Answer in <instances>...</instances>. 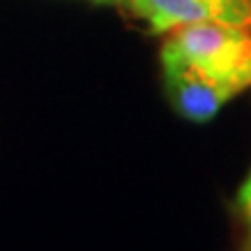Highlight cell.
Instances as JSON below:
<instances>
[{
    "mask_svg": "<svg viewBox=\"0 0 251 251\" xmlns=\"http://www.w3.org/2000/svg\"><path fill=\"white\" fill-rule=\"evenodd\" d=\"M170 33L165 47L191 63L207 79L233 96L251 89V30L200 21Z\"/></svg>",
    "mask_w": 251,
    "mask_h": 251,
    "instance_id": "6da1fadb",
    "label": "cell"
},
{
    "mask_svg": "<svg viewBox=\"0 0 251 251\" xmlns=\"http://www.w3.org/2000/svg\"><path fill=\"white\" fill-rule=\"evenodd\" d=\"M126 5L156 35L200 21L251 30V0H128Z\"/></svg>",
    "mask_w": 251,
    "mask_h": 251,
    "instance_id": "7a4b0ae2",
    "label": "cell"
},
{
    "mask_svg": "<svg viewBox=\"0 0 251 251\" xmlns=\"http://www.w3.org/2000/svg\"><path fill=\"white\" fill-rule=\"evenodd\" d=\"M161 65L165 91H168L172 107L177 109V114L193 124H205L209 119H214L219 109L228 100L235 98L230 91L207 79L202 72L196 70L191 63H186L179 54H175L165 45L161 49Z\"/></svg>",
    "mask_w": 251,
    "mask_h": 251,
    "instance_id": "3957f363",
    "label": "cell"
},
{
    "mask_svg": "<svg viewBox=\"0 0 251 251\" xmlns=\"http://www.w3.org/2000/svg\"><path fill=\"white\" fill-rule=\"evenodd\" d=\"M235 205L240 209V214L244 219V226H247V235H249V251H251V172L247 175L244 184L237 191V200Z\"/></svg>",
    "mask_w": 251,
    "mask_h": 251,
    "instance_id": "277c9868",
    "label": "cell"
},
{
    "mask_svg": "<svg viewBox=\"0 0 251 251\" xmlns=\"http://www.w3.org/2000/svg\"><path fill=\"white\" fill-rule=\"evenodd\" d=\"M93 2H102V5H126L128 0H93Z\"/></svg>",
    "mask_w": 251,
    "mask_h": 251,
    "instance_id": "5b68a950",
    "label": "cell"
}]
</instances>
